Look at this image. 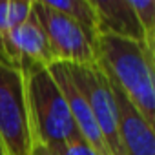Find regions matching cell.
I'll use <instances>...</instances> for the list:
<instances>
[{"mask_svg":"<svg viewBox=\"0 0 155 155\" xmlns=\"http://www.w3.org/2000/svg\"><path fill=\"white\" fill-rule=\"evenodd\" d=\"M95 62L146 122L155 126V53L140 42L99 33L95 37Z\"/></svg>","mask_w":155,"mask_h":155,"instance_id":"1","label":"cell"},{"mask_svg":"<svg viewBox=\"0 0 155 155\" xmlns=\"http://www.w3.org/2000/svg\"><path fill=\"white\" fill-rule=\"evenodd\" d=\"M24 77L33 142L49 150L71 137L81 135L49 69L33 68L24 71Z\"/></svg>","mask_w":155,"mask_h":155,"instance_id":"2","label":"cell"},{"mask_svg":"<svg viewBox=\"0 0 155 155\" xmlns=\"http://www.w3.org/2000/svg\"><path fill=\"white\" fill-rule=\"evenodd\" d=\"M0 142L6 155H31L33 133L29 126L26 77L20 69L0 62Z\"/></svg>","mask_w":155,"mask_h":155,"instance_id":"3","label":"cell"},{"mask_svg":"<svg viewBox=\"0 0 155 155\" xmlns=\"http://www.w3.org/2000/svg\"><path fill=\"white\" fill-rule=\"evenodd\" d=\"M73 84L77 86L91 113L93 119L101 130V135L104 139V144L108 148L110 155H124V150L120 146L119 139V111L115 95L111 90V84L104 71L97 66H77V64H64Z\"/></svg>","mask_w":155,"mask_h":155,"instance_id":"4","label":"cell"},{"mask_svg":"<svg viewBox=\"0 0 155 155\" xmlns=\"http://www.w3.org/2000/svg\"><path fill=\"white\" fill-rule=\"evenodd\" d=\"M33 13L37 15L55 62L91 66L95 62V37L66 15L51 9L44 0H33Z\"/></svg>","mask_w":155,"mask_h":155,"instance_id":"5","label":"cell"},{"mask_svg":"<svg viewBox=\"0 0 155 155\" xmlns=\"http://www.w3.org/2000/svg\"><path fill=\"white\" fill-rule=\"evenodd\" d=\"M4 49L8 64L22 73L33 68H48L55 62L48 37L33 11L26 22L8 33Z\"/></svg>","mask_w":155,"mask_h":155,"instance_id":"6","label":"cell"},{"mask_svg":"<svg viewBox=\"0 0 155 155\" xmlns=\"http://www.w3.org/2000/svg\"><path fill=\"white\" fill-rule=\"evenodd\" d=\"M49 73L53 75V79L57 81L66 102H68V108L71 111V117H73V122L79 130V133L93 146V150L99 153V155H110L108 153V148L104 144V139L101 135V130L93 119V113L84 99V95L77 90V86L73 84L71 77L66 69V66L62 62H53L51 66H48Z\"/></svg>","mask_w":155,"mask_h":155,"instance_id":"7","label":"cell"},{"mask_svg":"<svg viewBox=\"0 0 155 155\" xmlns=\"http://www.w3.org/2000/svg\"><path fill=\"white\" fill-rule=\"evenodd\" d=\"M113 95L119 111V139L124 155H155L153 126L146 122L140 111L126 99V95L113 84Z\"/></svg>","mask_w":155,"mask_h":155,"instance_id":"8","label":"cell"},{"mask_svg":"<svg viewBox=\"0 0 155 155\" xmlns=\"http://www.w3.org/2000/svg\"><path fill=\"white\" fill-rule=\"evenodd\" d=\"M93 8L97 13V35H115L146 46L144 33L130 0H93Z\"/></svg>","mask_w":155,"mask_h":155,"instance_id":"9","label":"cell"},{"mask_svg":"<svg viewBox=\"0 0 155 155\" xmlns=\"http://www.w3.org/2000/svg\"><path fill=\"white\" fill-rule=\"evenodd\" d=\"M44 2L82 26L86 31H90L93 37H97V13L93 8V0H44Z\"/></svg>","mask_w":155,"mask_h":155,"instance_id":"10","label":"cell"},{"mask_svg":"<svg viewBox=\"0 0 155 155\" xmlns=\"http://www.w3.org/2000/svg\"><path fill=\"white\" fill-rule=\"evenodd\" d=\"M130 4L144 33L146 48L155 53V2L153 0H130Z\"/></svg>","mask_w":155,"mask_h":155,"instance_id":"11","label":"cell"},{"mask_svg":"<svg viewBox=\"0 0 155 155\" xmlns=\"http://www.w3.org/2000/svg\"><path fill=\"white\" fill-rule=\"evenodd\" d=\"M49 153L51 155H99L93 146L82 137V135H77V137H71L53 148H49Z\"/></svg>","mask_w":155,"mask_h":155,"instance_id":"12","label":"cell"},{"mask_svg":"<svg viewBox=\"0 0 155 155\" xmlns=\"http://www.w3.org/2000/svg\"><path fill=\"white\" fill-rule=\"evenodd\" d=\"M33 11V0H8V22L9 31L22 22L28 20V17Z\"/></svg>","mask_w":155,"mask_h":155,"instance_id":"13","label":"cell"},{"mask_svg":"<svg viewBox=\"0 0 155 155\" xmlns=\"http://www.w3.org/2000/svg\"><path fill=\"white\" fill-rule=\"evenodd\" d=\"M8 33H9V22H8V0H0V62H4V64H8L6 49H4ZM8 66H9V64H8Z\"/></svg>","mask_w":155,"mask_h":155,"instance_id":"14","label":"cell"},{"mask_svg":"<svg viewBox=\"0 0 155 155\" xmlns=\"http://www.w3.org/2000/svg\"><path fill=\"white\" fill-rule=\"evenodd\" d=\"M31 155H51V153H49V150H48V148L35 144V146H33V151H31Z\"/></svg>","mask_w":155,"mask_h":155,"instance_id":"15","label":"cell"},{"mask_svg":"<svg viewBox=\"0 0 155 155\" xmlns=\"http://www.w3.org/2000/svg\"><path fill=\"white\" fill-rule=\"evenodd\" d=\"M0 155H6V150H4V146H2V142H0Z\"/></svg>","mask_w":155,"mask_h":155,"instance_id":"16","label":"cell"}]
</instances>
